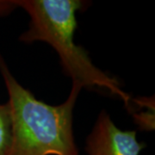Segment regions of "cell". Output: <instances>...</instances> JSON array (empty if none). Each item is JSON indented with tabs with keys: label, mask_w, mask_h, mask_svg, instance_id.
Segmentation results:
<instances>
[{
	"label": "cell",
	"mask_w": 155,
	"mask_h": 155,
	"mask_svg": "<svg viewBox=\"0 0 155 155\" xmlns=\"http://www.w3.org/2000/svg\"><path fill=\"white\" fill-rule=\"evenodd\" d=\"M13 138V122L9 103L0 104V155H8Z\"/></svg>",
	"instance_id": "277c9868"
},
{
	"label": "cell",
	"mask_w": 155,
	"mask_h": 155,
	"mask_svg": "<svg viewBox=\"0 0 155 155\" xmlns=\"http://www.w3.org/2000/svg\"><path fill=\"white\" fill-rule=\"evenodd\" d=\"M0 72L9 95L13 138L8 155H78L73 110L83 87L72 82L67 100L50 105L18 83L0 54Z\"/></svg>",
	"instance_id": "7a4b0ae2"
},
{
	"label": "cell",
	"mask_w": 155,
	"mask_h": 155,
	"mask_svg": "<svg viewBox=\"0 0 155 155\" xmlns=\"http://www.w3.org/2000/svg\"><path fill=\"white\" fill-rule=\"evenodd\" d=\"M147 110L140 113L134 114V122L142 131H152L154 129V103L147 106Z\"/></svg>",
	"instance_id": "5b68a950"
},
{
	"label": "cell",
	"mask_w": 155,
	"mask_h": 155,
	"mask_svg": "<svg viewBox=\"0 0 155 155\" xmlns=\"http://www.w3.org/2000/svg\"><path fill=\"white\" fill-rule=\"evenodd\" d=\"M146 147V143L137 140L135 131L116 127L104 110L87 136L85 151L87 155H140Z\"/></svg>",
	"instance_id": "3957f363"
},
{
	"label": "cell",
	"mask_w": 155,
	"mask_h": 155,
	"mask_svg": "<svg viewBox=\"0 0 155 155\" xmlns=\"http://www.w3.org/2000/svg\"><path fill=\"white\" fill-rule=\"evenodd\" d=\"M30 17L28 28L19 40L27 44L43 41L55 50L64 74L88 90H104L121 98L131 111L132 99L119 81L95 66L88 52L74 41L76 14L88 6L82 0H16Z\"/></svg>",
	"instance_id": "6da1fadb"
},
{
	"label": "cell",
	"mask_w": 155,
	"mask_h": 155,
	"mask_svg": "<svg viewBox=\"0 0 155 155\" xmlns=\"http://www.w3.org/2000/svg\"><path fill=\"white\" fill-rule=\"evenodd\" d=\"M17 8L16 0H0V17L9 16Z\"/></svg>",
	"instance_id": "8992f818"
}]
</instances>
